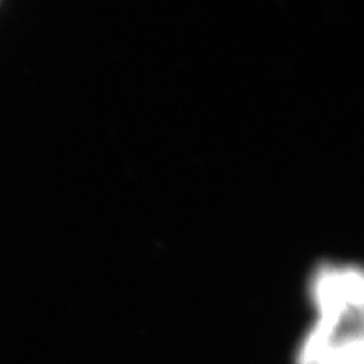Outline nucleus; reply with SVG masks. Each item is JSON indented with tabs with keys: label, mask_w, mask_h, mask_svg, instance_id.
<instances>
[{
	"label": "nucleus",
	"mask_w": 364,
	"mask_h": 364,
	"mask_svg": "<svg viewBox=\"0 0 364 364\" xmlns=\"http://www.w3.org/2000/svg\"><path fill=\"white\" fill-rule=\"evenodd\" d=\"M318 364H363V338L360 333L333 340Z\"/></svg>",
	"instance_id": "nucleus-1"
}]
</instances>
